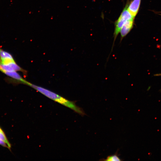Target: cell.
<instances>
[{
	"label": "cell",
	"mask_w": 161,
	"mask_h": 161,
	"mask_svg": "<svg viewBox=\"0 0 161 161\" xmlns=\"http://www.w3.org/2000/svg\"><path fill=\"white\" fill-rule=\"evenodd\" d=\"M26 85L32 87L48 98L69 108L80 115L83 116L86 115L83 109L77 106L75 102L69 101L50 90L27 81Z\"/></svg>",
	"instance_id": "1"
},
{
	"label": "cell",
	"mask_w": 161,
	"mask_h": 161,
	"mask_svg": "<svg viewBox=\"0 0 161 161\" xmlns=\"http://www.w3.org/2000/svg\"><path fill=\"white\" fill-rule=\"evenodd\" d=\"M129 4V2H128L126 4L119 17L114 23V30L113 34L114 40L110 55L112 52L115 41L123 24L127 21L132 18H134L132 16L128 10Z\"/></svg>",
	"instance_id": "2"
},
{
	"label": "cell",
	"mask_w": 161,
	"mask_h": 161,
	"mask_svg": "<svg viewBox=\"0 0 161 161\" xmlns=\"http://www.w3.org/2000/svg\"><path fill=\"white\" fill-rule=\"evenodd\" d=\"M23 71V69L16 63L15 61L7 64H0V71L2 73L6 72H22Z\"/></svg>",
	"instance_id": "3"
},
{
	"label": "cell",
	"mask_w": 161,
	"mask_h": 161,
	"mask_svg": "<svg viewBox=\"0 0 161 161\" xmlns=\"http://www.w3.org/2000/svg\"><path fill=\"white\" fill-rule=\"evenodd\" d=\"M134 18H132L127 21L122 27L120 33V41L121 42L123 38L130 32L132 28Z\"/></svg>",
	"instance_id": "4"
},
{
	"label": "cell",
	"mask_w": 161,
	"mask_h": 161,
	"mask_svg": "<svg viewBox=\"0 0 161 161\" xmlns=\"http://www.w3.org/2000/svg\"><path fill=\"white\" fill-rule=\"evenodd\" d=\"M15 61L12 55L8 52L0 48V64H8Z\"/></svg>",
	"instance_id": "5"
},
{
	"label": "cell",
	"mask_w": 161,
	"mask_h": 161,
	"mask_svg": "<svg viewBox=\"0 0 161 161\" xmlns=\"http://www.w3.org/2000/svg\"><path fill=\"white\" fill-rule=\"evenodd\" d=\"M141 0H133L129 4L128 10L134 18L137 15L139 8Z\"/></svg>",
	"instance_id": "6"
},
{
	"label": "cell",
	"mask_w": 161,
	"mask_h": 161,
	"mask_svg": "<svg viewBox=\"0 0 161 161\" xmlns=\"http://www.w3.org/2000/svg\"><path fill=\"white\" fill-rule=\"evenodd\" d=\"M3 73L14 80L15 82L25 84L27 81L16 71L6 72Z\"/></svg>",
	"instance_id": "7"
},
{
	"label": "cell",
	"mask_w": 161,
	"mask_h": 161,
	"mask_svg": "<svg viewBox=\"0 0 161 161\" xmlns=\"http://www.w3.org/2000/svg\"><path fill=\"white\" fill-rule=\"evenodd\" d=\"M0 145L11 151V145L4 132L0 127Z\"/></svg>",
	"instance_id": "8"
},
{
	"label": "cell",
	"mask_w": 161,
	"mask_h": 161,
	"mask_svg": "<svg viewBox=\"0 0 161 161\" xmlns=\"http://www.w3.org/2000/svg\"><path fill=\"white\" fill-rule=\"evenodd\" d=\"M103 160L108 161H121L120 158L118 156L117 152L115 153L114 154L110 155L108 156L105 159H104Z\"/></svg>",
	"instance_id": "9"
}]
</instances>
